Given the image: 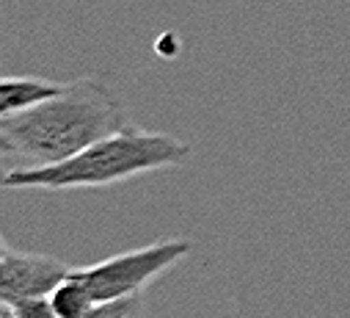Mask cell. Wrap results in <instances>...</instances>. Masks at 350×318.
<instances>
[{
	"label": "cell",
	"mask_w": 350,
	"mask_h": 318,
	"mask_svg": "<svg viewBox=\"0 0 350 318\" xmlns=\"http://www.w3.org/2000/svg\"><path fill=\"white\" fill-rule=\"evenodd\" d=\"M133 315H141V293L94 304L89 313L80 315V318H133Z\"/></svg>",
	"instance_id": "cell-7"
},
{
	"label": "cell",
	"mask_w": 350,
	"mask_h": 318,
	"mask_svg": "<svg viewBox=\"0 0 350 318\" xmlns=\"http://www.w3.org/2000/svg\"><path fill=\"white\" fill-rule=\"evenodd\" d=\"M127 125L119 97L97 77L64 84L55 95L0 119L3 136L14 155L31 167L61 164L89 144Z\"/></svg>",
	"instance_id": "cell-1"
},
{
	"label": "cell",
	"mask_w": 350,
	"mask_h": 318,
	"mask_svg": "<svg viewBox=\"0 0 350 318\" xmlns=\"http://www.w3.org/2000/svg\"><path fill=\"white\" fill-rule=\"evenodd\" d=\"M188 158V141L171 133H152L124 125L61 164L9 169L6 188H103L133 180L138 175L183 167Z\"/></svg>",
	"instance_id": "cell-2"
},
{
	"label": "cell",
	"mask_w": 350,
	"mask_h": 318,
	"mask_svg": "<svg viewBox=\"0 0 350 318\" xmlns=\"http://www.w3.org/2000/svg\"><path fill=\"white\" fill-rule=\"evenodd\" d=\"M193 244L188 238H160L141 249H130L122 255H113L108 260L72 269L80 282L89 288L92 299L97 304L124 299V296H138L144 288L157 280L163 271L174 269L183 258H188Z\"/></svg>",
	"instance_id": "cell-3"
},
{
	"label": "cell",
	"mask_w": 350,
	"mask_h": 318,
	"mask_svg": "<svg viewBox=\"0 0 350 318\" xmlns=\"http://www.w3.org/2000/svg\"><path fill=\"white\" fill-rule=\"evenodd\" d=\"M0 318H58V315L50 304V296H36V299L0 307Z\"/></svg>",
	"instance_id": "cell-8"
},
{
	"label": "cell",
	"mask_w": 350,
	"mask_h": 318,
	"mask_svg": "<svg viewBox=\"0 0 350 318\" xmlns=\"http://www.w3.org/2000/svg\"><path fill=\"white\" fill-rule=\"evenodd\" d=\"M6 175H9V169L0 167V188H6Z\"/></svg>",
	"instance_id": "cell-10"
},
{
	"label": "cell",
	"mask_w": 350,
	"mask_h": 318,
	"mask_svg": "<svg viewBox=\"0 0 350 318\" xmlns=\"http://www.w3.org/2000/svg\"><path fill=\"white\" fill-rule=\"evenodd\" d=\"M14 149H12V144L3 138V136H0V158H6V155H12Z\"/></svg>",
	"instance_id": "cell-9"
},
{
	"label": "cell",
	"mask_w": 350,
	"mask_h": 318,
	"mask_svg": "<svg viewBox=\"0 0 350 318\" xmlns=\"http://www.w3.org/2000/svg\"><path fill=\"white\" fill-rule=\"evenodd\" d=\"M50 304H53V310H55L58 318H80V315L89 313L97 302L92 299L89 288L80 282V277L69 269V274L53 288V293H50Z\"/></svg>",
	"instance_id": "cell-6"
},
{
	"label": "cell",
	"mask_w": 350,
	"mask_h": 318,
	"mask_svg": "<svg viewBox=\"0 0 350 318\" xmlns=\"http://www.w3.org/2000/svg\"><path fill=\"white\" fill-rule=\"evenodd\" d=\"M3 255H6V244H3V238H0V260H3Z\"/></svg>",
	"instance_id": "cell-11"
},
{
	"label": "cell",
	"mask_w": 350,
	"mask_h": 318,
	"mask_svg": "<svg viewBox=\"0 0 350 318\" xmlns=\"http://www.w3.org/2000/svg\"><path fill=\"white\" fill-rule=\"evenodd\" d=\"M133 318H141V315H133Z\"/></svg>",
	"instance_id": "cell-12"
},
{
	"label": "cell",
	"mask_w": 350,
	"mask_h": 318,
	"mask_svg": "<svg viewBox=\"0 0 350 318\" xmlns=\"http://www.w3.org/2000/svg\"><path fill=\"white\" fill-rule=\"evenodd\" d=\"M72 266L53 255L6 249L0 260V307H9L25 299L50 296L53 288L69 274Z\"/></svg>",
	"instance_id": "cell-4"
},
{
	"label": "cell",
	"mask_w": 350,
	"mask_h": 318,
	"mask_svg": "<svg viewBox=\"0 0 350 318\" xmlns=\"http://www.w3.org/2000/svg\"><path fill=\"white\" fill-rule=\"evenodd\" d=\"M64 84H53L44 77H31V75H3L0 77V119L12 117L50 95H55Z\"/></svg>",
	"instance_id": "cell-5"
}]
</instances>
